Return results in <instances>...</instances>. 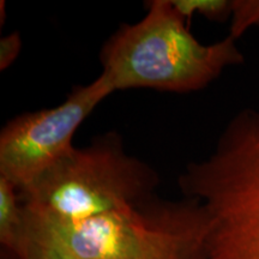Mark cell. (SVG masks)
<instances>
[{
  "mask_svg": "<svg viewBox=\"0 0 259 259\" xmlns=\"http://www.w3.org/2000/svg\"><path fill=\"white\" fill-rule=\"evenodd\" d=\"M245 58L231 35L212 44L193 36L170 0H150L141 21L122 24L100 51L102 76L114 92H200Z\"/></svg>",
  "mask_w": 259,
  "mask_h": 259,
  "instance_id": "6da1fadb",
  "label": "cell"
},
{
  "mask_svg": "<svg viewBox=\"0 0 259 259\" xmlns=\"http://www.w3.org/2000/svg\"><path fill=\"white\" fill-rule=\"evenodd\" d=\"M206 220V259H259V112L245 108L227 122L203 160L178 178Z\"/></svg>",
  "mask_w": 259,
  "mask_h": 259,
  "instance_id": "7a4b0ae2",
  "label": "cell"
},
{
  "mask_svg": "<svg viewBox=\"0 0 259 259\" xmlns=\"http://www.w3.org/2000/svg\"><path fill=\"white\" fill-rule=\"evenodd\" d=\"M22 208L24 219L71 259H186L205 252V215L186 197L171 202L154 196L80 221Z\"/></svg>",
  "mask_w": 259,
  "mask_h": 259,
  "instance_id": "3957f363",
  "label": "cell"
},
{
  "mask_svg": "<svg viewBox=\"0 0 259 259\" xmlns=\"http://www.w3.org/2000/svg\"><path fill=\"white\" fill-rule=\"evenodd\" d=\"M160 183L157 171L126 153L121 136L109 131L74 147L18 194L24 206L80 221L144 202Z\"/></svg>",
  "mask_w": 259,
  "mask_h": 259,
  "instance_id": "277c9868",
  "label": "cell"
},
{
  "mask_svg": "<svg viewBox=\"0 0 259 259\" xmlns=\"http://www.w3.org/2000/svg\"><path fill=\"white\" fill-rule=\"evenodd\" d=\"M114 89L100 76L77 85L60 105L22 113L8 121L0 132V177L14 184L18 192L74 148L79 126Z\"/></svg>",
  "mask_w": 259,
  "mask_h": 259,
  "instance_id": "5b68a950",
  "label": "cell"
},
{
  "mask_svg": "<svg viewBox=\"0 0 259 259\" xmlns=\"http://www.w3.org/2000/svg\"><path fill=\"white\" fill-rule=\"evenodd\" d=\"M0 259H71L23 215V232L18 245L12 250L2 248ZM186 259H206L205 252Z\"/></svg>",
  "mask_w": 259,
  "mask_h": 259,
  "instance_id": "8992f818",
  "label": "cell"
},
{
  "mask_svg": "<svg viewBox=\"0 0 259 259\" xmlns=\"http://www.w3.org/2000/svg\"><path fill=\"white\" fill-rule=\"evenodd\" d=\"M23 232V208L18 190L0 177V245L12 250L18 245Z\"/></svg>",
  "mask_w": 259,
  "mask_h": 259,
  "instance_id": "52a82bcc",
  "label": "cell"
},
{
  "mask_svg": "<svg viewBox=\"0 0 259 259\" xmlns=\"http://www.w3.org/2000/svg\"><path fill=\"white\" fill-rule=\"evenodd\" d=\"M170 3L186 22L194 15L215 22L231 19L232 0H170Z\"/></svg>",
  "mask_w": 259,
  "mask_h": 259,
  "instance_id": "ba28073f",
  "label": "cell"
},
{
  "mask_svg": "<svg viewBox=\"0 0 259 259\" xmlns=\"http://www.w3.org/2000/svg\"><path fill=\"white\" fill-rule=\"evenodd\" d=\"M252 28H259V0H232L229 35L238 40Z\"/></svg>",
  "mask_w": 259,
  "mask_h": 259,
  "instance_id": "9c48e42d",
  "label": "cell"
},
{
  "mask_svg": "<svg viewBox=\"0 0 259 259\" xmlns=\"http://www.w3.org/2000/svg\"><path fill=\"white\" fill-rule=\"evenodd\" d=\"M22 50V38L18 32H10L0 40V70L9 69Z\"/></svg>",
  "mask_w": 259,
  "mask_h": 259,
  "instance_id": "30bf717a",
  "label": "cell"
}]
</instances>
